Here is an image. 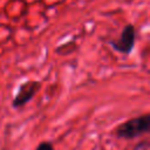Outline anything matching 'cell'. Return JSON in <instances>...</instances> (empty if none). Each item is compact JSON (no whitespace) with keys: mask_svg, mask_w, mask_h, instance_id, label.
Instances as JSON below:
<instances>
[{"mask_svg":"<svg viewBox=\"0 0 150 150\" xmlns=\"http://www.w3.org/2000/svg\"><path fill=\"white\" fill-rule=\"evenodd\" d=\"M135 38H136L135 27H134V25L129 23L123 28L120 38L117 40L110 41V45L112 46V48L115 50L123 53V54H129L134 48Z\"/></svg>","mask_w":150,"mask_h":150,"instance_id":"obj_3","label":"cell"},{"mask_svg":"<svg viewBox=\"0 0 150 150\" xmlns=\"http://www.w3.org/2000/svg\"><path fill=\"white\" fill-rule=\"evenodd\" d=\"M149 129H150V115L144 114L118 124L114 132L117 138L135 139L148 134Z\"/></svg>","mask_w":150,"mask_h":150,"instance_id":"obj_1","label":"cell"},{"mask_svg":"<svg viewBox=\"0 0 150 150\" xmlns=\"http://www.w3.org/2000/svg\"><path fill=\"white\" fill-rule=\"evenodd\" d=\"M35 150H55V149H54V145L49 141H42L36 145Z\"/></svg>","mask_w":150,"mask_h":150,"instance_id":"obj_4","label":"cell"},{"mask_svg":"<svg viewBox=\"0 0 150 150\" xmlns=\"http://www.w3.org/2000/svg\"><path fill=\"white\" fill-rule=\"evenodd\" d=\"M145 149H148V141L146 139L136 144V146L134 148V150H145Z\"/></svg>","mask_w":150,"mask_h":150,"instance_id":"obj_5","label":"cell"},{"mask_svg":"<svg viewBox=\"0 0 150 150\" xmlns=\"http://www.w3.org/2000/svg\"><path fill=\"white\" fill-rule=\"evenodd\" d=\"M40 87H41V83L39 81L23 82L19 87V90H18L15 97L13 98V102H12L13 108H22L23 105H26L35 96V94L38 93Z\"/></svg>","mask_w":150,"mask_h":150,"instance_id":"obj_2","label":"cell"}]
</instances>
